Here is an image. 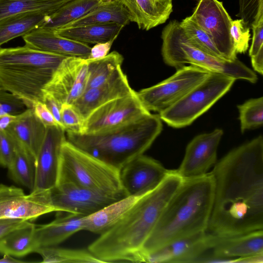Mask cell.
<instances>
[{
    "label": "cell",
    "instance_id": "cell-1",
    "mask_svg": "<svg viewBox=\"0 0 263 263\" xmlns=\"http://www.w3.org/2000/svg\"><path fill=\"white\" fill-rule=\"evenodd\" d=\"M207 232L232 236L263 230V138L231 150L214 165Z\"/></svg>",
    "mask_w": 263,
    "mask_h": 263
},
{
    "label": "cell",
    "instance_id": "cell-2",
    "mask_svg": "<svg viewBox=\"0 0 263 263\" xmlns=\"http://www.w3.org/2000/svg\"><path fill=\"white\" fill-rule=\"evenodd\" d=\"M182 179L171 170L156 188L145 194L88 249L104 262H142L143 245Z\"/></svg>",
    "mask_w": 263,
    "mask_h": 263
},
{
    "label": "cell",
    "instance_id": "cell-3",
    "mask_svg": "<svg viewBox=\"0 0 263 263\" xmlns=\"http://www.w3.org/2000/svg\"><path fill=\"white\" fill-rule=\"evenodd\" d=\"M214 191L211 172L182 179L143 245V262L147 255L172 242L207 232Z\"/></svg>",
    "mask_w": 263,
    "mask_h": 263
},
{
    "label": "cell",
    "instance_id": "cell-4",
    "mask_svg": "<svg viewBox=\"0 0 263 263\" xmlns=\"http://www.w3.org/2000/svg\"><path fill=\"white\" fill-rule=\"evenodd\" d=\"M66 58L26 45L0 48V88L32 108L37 102L43 103L47 87Z\"/></svg>",
    "mask_w": 263,
    "mask_h": 263
},
{
    "label": "cell",
    "instance_id": "cell-5",
    "mask_svg": "<svg viewBox=\"0 0 263 263\" xmlns=\"http://www.w3.org/2000/svg\"><path fill=\"white\" fill-rule=\"evenodd\" d=\"M162 130L159 115L149 114L109 130L91 134L66 133L72 144L120 170L143 155Z\"/></svg>",
    "mask_w": 263,
    "mask_h": 263
},
{
    "label": "cell",
    "instance_id": "cell-6",
    "mask_svg": "<svg viewBox=\"0 0 263 263\" xmlns=\"http://www.w3.org/2000/svg\"><path fill=\"white\" fill-rule=\"evenodd\" d=\"M161 53L166 64L177 69L186 64L251 83L257 81L256 74L237 59L229 61L209 54L197 48L176 20L163 28Z\"/></svg>",
    "mask_w": 263,
    "mask_h": 263
},
{
    "label": "cell",
    "instance_id": "cell-7",
    "mask_svg": "<svg viewBox=\"0 0 263 263\" xmlns=\"http://www.w3.org/2000/svg\"><path fill=\"white\" fill-rule=\"evenodd\" d=\"M59 182L72 183L118 198L127 196L121 183L120 170L78 148L67 139L62 146Z\"/></svg>",
    "mask_w": 263,
    "mask_h": 263
},
{
    "label": "cell",
    "instance_id": "cell-8",
    "mask_svg": "<svg viewBox=\"0 0 263 263\" xmlns=\"http://www.w3.org/2000/svg\"><path fill=\"white\" fill-rule=\"evenodd\" d=\"M235 80L228 76L210 72L178 102L159 113V117L174 128L189 126L229 91Z\"/></svg>",
    "mask_w": 263,
    "mask_h": 263
},
{
    "label": "cell",
    "instance_id": "cell-9",
    "mask_svg": "<svg viewBox=\"0 0 263 263\" xmlns=\"http://www.w3.org/2000/svg\"><path fill=\"white\" fill-rule=\"evenodd\" d=\"M210 73L195 66L185 65L167 79L136 93L148 111L160 113L183 98Z\"/></svg>",
    "mask_w": 263,
    "mask_h": 263
},
{
    "label": "cell",
    "instance_id": "cell-10",
    "mask_svg": "<svg viewBox=\"0 0 263 263\" xmlns=\"http://www.w3.org/2000/svg\"><path fill=\"white\" fill-rule=\"evenodd\" d=\"M150 114L135 91L109 101L93 111L84 121L82 134H91L109 130Z\"/></svg>",
    "mask_w": 263,
    "mask_h": 263
},
{
    "label": "cell",
    "instance_id": "cell-11",
    "mask_svg": "<svg viewBox=\"0 0 263 263\" xmlns=\"http://www.w3.org/2000/svg\"><path fill=\"white\" fill-rule=\"evenodd\" d=\"M190 17L210 36L222 57L237 59L230 34L232 21L222 2L218 0H199Z\"/></svg>",
    "mask_w": 263,
    "mask_h": 263
},
{
    "label": "cell",
    "instance_id": "cell-12",
    "mask_svg": "<svg viewBox=\"0 0 263 263\" xmlns=\"http://www.w3.org/2000/svg\"><path fill=\"white\" fill-rule=\"evenodd\" d=\"M47 193L50 204L55 212L84 216L91 215L121 199L67 182H57Z\"/></svg>",
    "mask_w": 263,
    "mask_h": 263
},
{
    "label": "cell",
    "instance_id": "cell-13",
    "mask_svg": "<svg viewBox=\"0 0 263 263\" xmlns=\"http://www.w3.org/2000/svg\"><path fill=\"white\" fill-rule=\"evenodd\" d=\"M210 250L200 262H242L249 257L263 255V230L232 236L211 234Z\"/></svg>",
    "mask_w": 263,
    "mask_h": 263
},
{
    "label": "cell",
    "instance_id": "cell-14",
    "mask_svg": "<svg viewBox=\"0 0 263 263\" xmlns=\"http://www.w3.org/2000/svg\"><path fill=\"white\" fill-rule=\"evenodd\" d=\"M223 132L215 129L195 137L187 145L183 159L176 170L182 179L204 175L217 162V151Z\"/></svg>",
    "mask_w": 263,
    "mask_h": 263
},
{
    "label": "cell",
    "instance_id": "cell-15",
    "mask_svg": "<svg viewBox=\"0 0 263 263\" xmlns=\"http://www.w3.org/2000/svg\"><path fill=\"white\" fill-rule=\"evenodd\" d=\"M171 171L157 160L143 154L120 169L121 183L127 196L144 194L156 188Z\"/></svg>",
    "mask_w": 263,
    "mask_h": 263
},
{
    "label": "cell",
    "instance_id": "cell-16",
    "mask_svg": "<svg viewBox=\"0 0 263 263\" xmlns=\"http://www.w3.org/2000/svg\"><path fill=\"white\" fill-rule=\"evenodd\" d=\"M88 79L86 59L67 57L58 68L45 94L61 104L73 103L85 91Z\"/></svg>",
    "mask_w": 263,
    "mask_h": 263
},
{
    "label": "cell",
    "instance_id": "cell-17",
    "mask_svg": "<svg viewBox=\"0 0 263 263\" xmlns=\"http://www.w3.org/2000/svg\"><path fill=\"white\" fill-rule=\"evenodd\" d=\"M60 126L46 127L45 136L36 158L35 184L31 192L50 190L58 181L62 146L66 140Z\"/></svg>",
    "mask_w": 263,
    "mask_h": 263
},
{
    "label": "cell",
    "instance_id": "cell-18",
    "mask_svg": "<svg viewBox=\"0 0 263 263\" xmlns=\"http://www.w3.org/2000/svg\"><path fill=\"white\" fill-rule=\"evenodd\" d=\"M210 235L204 232L172 242L147 255L145 262H198L210 250Z\"/></svg>",
    "mask_w": 263,
    "mask_h": 263
},
{
    "label": "cell",
    "instance_id": "cell-19",
    "mask_svg": "<svg viewBox=\"0 0 263 263\" xmlns=\"http://www.w3.org/2000/svg\"><path fill=\"white\" fill-rule=\"evenodd\" d=\"M135 91L120 67L104 84L85 90L72 105L85 121L93 111L101 106Z\"/></svg>",
    "mask_w": 263,
    "mask_h": 263
},
{
    "label": "cell",
    "instance_id": "cell-20",
    "mask_svg": "<svg viewBox=\"0 0 263 263\" xmlns=\"http://www.w3.org/2000/svg\"><path fill=\"white\" fill-rule=\"evenodd\" d=\"M22 37L29 47L66 57L88 59L90 52L88 45L62 37L51 30L37 28Z\"/></svg>",
    "mask_w": 263,
    "mask_h": 263
},
{
    "label": "cell",
    "instance_id": "cell-21",
    "mask_svg": "<svg viewBox=\"0 0 263 263\" xmlns=\"http://www.w3.org/2000/svg\"><path fill=\"white\" fill-rule=\"evenodd\" d=\"M57 213L56 218L52 221L36 226L34 240L36 249L57 246L74 233L83 231L84 216L72 213L63 215Z\"/></svg>",
    "mask_w": 263,
    "mask_h": 263
},
{
    "label": "cell",
    "instance_id": "cell-22",
    "mask_svg": "<svg viewBox=\"0 0 263 263\" xmlns=\"http://www.w3.org/2000/svg\"><path fill=\"white\" fill-rule=\"evenodd\" d=\"M5 130L36 159L45 136L46 127L36 116L33 108H28L18 115Z\"/></svg>",
    "mask_w": 263,
    "mask_h": 263
},
{
    "label": "cell",
    "instance_id": "cell-23",
    "mask_svg": "<svg viewBox=\"0 0 263 263\" xmlns=\"http://www.w3.org/2000/svg\"><path fill=\"white\" fill-rule=\"evenodd\" d=\"M128 10L131 22L148 30L163 24L173 11V0H120Z\"/></svg>",
    "mask_w": 263,
    "mask_h": 263
},
{
    "label": "cell",
    "instance_id": "cell-24",
    "mask_svg": "<svg viewBox=\"0 0 263 263\" xmlns=\"http://www.w3.org/2000/svg\"><path fill=\"white\" fill-rule=\"evenodd\" d=\"M145 194L126 196L91 215L84 216L83 230L100 235L102 234L119 221Z\"/></svg>",
    "mask_w": 263,
    "mask_h": 263
},
{
    "label": "cell",
    "instance_id": "cell-25",
    "mask_svg": "<svg viewBox=\"0 0 263 263\" xmlns=\"http://www.w3.org/2000/svg\"><path fill=\"white\" fill-rule=\"evenodd\" d=\"M128 10L120 0H108L88 14L61 28L88 25L118 24L125 26L131 22Z\"/></svg>",
    "mask_w": 263,
    "mask_h": 263
},
{
    "label": "cell",
    "instance_id": "cell-26",
    "mask_svg": "<svg viewBox=\"0 0 263 263\" xmlns=\"http://www.w3.org/2000/svg\"><path fill=\"white\" fill-rule=\"evenodd\" d=\"M123 27L118 24L88 25L60 28L54 31L62 37L88 45L114 41Z\"/></svg>",
    "mask_w": 263,
    "mask_h": 263
},
{
    "label": "cell",
    "instance_id": "cell-27",
    "mask_svg": "<svg viewBox=\"0 0 263 263\" xmlns=\"http://www.w3.org/2000/svg\"><path fill=\"white\" fill-rule=\"evenodd\" d=\"M48 14L28 12L15 14L0 20V48L9 41L23 36L41 27Z\"/></svg>",
    "mask_w": 263,
    "mask_h": 263
},
{
    "label": "cell",
    "instance_id": "cell-28",
    "mask_svg": "<svg viewBox=\"0 0 263 263\" xmlns=\"http://www.w3.org/2000/svg\"><path fill=\"white\" fill-rule=\"evenodd\" d=\"M104 0H70L53 13L47 16L39 28L51 30L60 29L88 14Z\"/></svg>",
    "mask_w": 263,
    "mask_h": 263
},
{
    "label": "cell",
    "instance_id": "cell-29",
    "mask_svg": "<svg viewBox=\"0 0 263 263\" xmlns=\"http://www.w3.org/2000/svg\"><path fill=\"white\" fill-rule=\"evenodd\" d=\"M35 228L36 226L32 222L25 221L0 241V253L20 257L35 252Z\"/></svg>",
    "mask_w": 263,
    "mask_h": 263
},
{
    "label": "cell",
    "instance_id": "cell-30",
    "mask_svg": "<svg viewBox=\"0 0 263 263\" xmlns=\"http://www.w3.org/2000/svg\"><path fill=\"white\" fill-rule=\"evenodd\" d=\"M8 168L9 175L14 181L31 191L33 190L36 175V159L16 140L15 155Z\"/></svg>",
    "mask_w": 263,
    "mask_h": 263
},
{
    "label": "cell",
    "instance_id": "cell-31",
    "mask_svg": "<svg viewBox=\"0 0 263 263\" xmlns=\"http://www.w3.org/2000/svg\"><path fill=\"white\" fill-rule=\"evenodd\" d=\"M86 61L88 79L85 90L98 87L108 81L121 67L123 57L115 51L101 58L86 59Z\"/></svg>",
    "mask_w": 263,
    "mask_h": 263
},
{
    "label": "cell",
    "instance_id": "cell-32",
    "mask_svg": "<svg viewBox=\"0 0 263 263\" xmlns=\"http://www.w3.org/2000/svg\"><path fill=\"white\" fill-rule=\"evenodd\" d=\"M70 0H0V20L9 16L28 12L50 15Z\"/></svg>",
    "mask_w": 263,
    "mask_h": 263
},
{
    "label": "cell",
    "instance_id": "cell-33",
    "mask_svg": "<svg viewBox=\"0 0 263 263\" xmlns=\"http://www.w3.org/2000/svg\"><path fill=\"white\" fill-rule=\"evenodd\" d=\"M35 252L39 254L41 262L103 263L88 249H69L53 247H40Z\"/></svg>",
    "mask_w": 263,
    "mask_h": 263
},
{
    "label": "cell",
    "instance_id": "cell-34",
    "mask_svg": "<svg viewBox=\"0 0 263 263\" xmlns=\"http://www.w3.org/2000/svg\"><path fill=\"white\" fill-rule=\"evenodd\" d=\"M180 25L186 36L197 48L209 54L223 59L208 34L190 16L183 19L180 22Z\"/></svg>",
    "mask_w": 263,
    "mask_h": 263
},
{
    "label": "cell",
    "instance_id": "cell-35",
    "mask_svg": "<svg viewBox=\"0 0 263 263\" xmlns=\"http://www.w3.org/2000/svg\"><path fill=\"white\" fill-rule=\"evenodd\" d=\"M240 130L259 127L263 124V97L249 99L237 106Z\"/></svg>",
    "mask_w": 263,
    "mask_h": 263
},
{
    "label": "cell",
    "instance_id": "cell-36",
    "mask_svg": "<svg viewBox=\"0 0 263 263\" xmlns=\"http://www.w3.org/2000/svg\"><path fill=\"white\" fill-rule=\"evenodd\" d=\"M25 196L20 188L0 184V219H17L18 211Z\"/></svg>",
    "mask_w": 263,
    "mask_h": 263
},
{
    "label": "cell",
    "instance_id": "cell-37",
    "mask_svg": "<svg viewBox=\"0 0 263 263\" xmlns=\"http://www.w3.org/2000/svg\"><path fill=\"white\" fill-rule=\"evenodd\" d=\"M230 34L236 53H245L250 40V27L241 18L232 20Z\"/></svg>",
    "mask_w": 263,
    "mask_h": 263
},
{
    "label": "cell",
    "instance_id": "cell-38",
    "mask_svg": "<svg viewBox=\"0 0 263 263\" xmlns=\"http://www.w3.org/2000/svg\"><path fill=\"white\" fill-rule=\"evenodd\" d=\"M61 117L62 126L66 132L83 133L84 120L72 104H62Z\"/></svg>",
    "mask_w": 263,
    "mask_h": 263
},
{
    "label": "cell",
    "instance_id": "cell-39",
    "mask_svg": "<svg viewBox=\"0 0 263 263\" xmlns=\"http://www.w3.org/2000/svg\"><path fill=\"white\" fill-rule=\"evenodd\" d=\"M27 108L25 103L21 99L0 88V116L4 114L18 115Z\"/></svg>",
    "mask_w": 263,
    "mask_h": 263
},
{
    "label": "cell",
    "instance_id": "cell-40",
    "mask_svg": "<svg viewBox=\"0 0 263 263\" xmlns=\"http://www.w3.org/2000/svg\"><path fill=\"white\" fill-rule=\"evenodd\" d=\"M15 153V140L6 130H0V165L8 168Z\"/></svg>",
    "mask_w": 263,
    "mask_h": 263
},
{
    "label": "cell",
    "instance_id": "cell-41",
    "mask_svg": "<svg viewBox=\"0 0 263 263\" xmlns=\"http://www.w3.org/2000/svg\"><path fill=\"white\" fill-rule=\"evenodd\" d=\"M251 27L253 31V37L249 52L250 57L263 49V6L259 9Z\"/></svg>",
    "mask_w": 263,
    "mask_h": 263
},
{
    "label": "cell",
    "instance_id": "cell-42",
    "mask_svg": "<svg viewBox=\"0 0 263 263\" xmlns=\"http://www.w3.org/2000/svg\"><path fill=\"white\" fill-rule=\"evenodd\" d=\"M239 11L237 15L249 26L253 22L259 9L263 6V0H239Z\"/></svg>",
    "mask_w": 263,
    "mask_h": 263
},
{
    "label": "cell",
    "instance_id": "cell-43",
    "mask_svg": "<svg viewBox=\"0 0 263 263\" xmlns=\"http://www.w3.org/2000/svg\"><path fill=\"white\" fill-rule=\"evenodd\" d=\"M32 108L36 116L46 127L51 126H59L44 103L37 102Z\"/></svg>",
    "mask_w": 263,
    "mask_h": 263
},
{
    "label": "cell",
    "instance_id": "cell-44",
    "mask_svg": "<svg viewBox=\"0 0 263 263\" xmlns=\"http://www.w3.org/2000/svg\"><path fill=\"white\" fill-rule=\"evenodd\" d=\"M43 103L50 110L59 126L63 128L61 117L62 104L48 94L45 95Z\"/></svg>",
    "mask_w": 263,
    "mask_h": 263
},
{
    "label": "cell",
    "instance_id": "cell-45",
    "mask_svg": "<svg viewBox=\"0 0 263 263\" xmlns=\"http://www.w3.org/2000/svg\"><path fill=\"white\" fill-rule=\"evenodd\" d=\"M25 221L16 219H0V241L11 231L20 226Z\"/></svg>",
    "mask_w": 263,
    "mask_h": 263
},
{
    "label": "cell",
    "instance_id": "cell-46",
    "mask_svg": "<svg viewBox=\"0 0 263 263\" xmlns=\"http://www.w3.org/2000/svg\"><path fill=\"white\" fill-rule=\"evenodd\" d=\"M114 41H109L103 43H98L91 48L90 52L88 59H96L103 58L108 54V52Z\"/></svg>",
    "mask_w": 263,
    "mask_h": 263
},
{
    "label": "cell",
    "instance_id": "cell-47",
    "mask_svg": "<svg viewBox=\"0 0 263 263\" xmlns=\"http://www.w3.org/2000/svg\"><path fill=\"white\" fill-rule=\"evenodd\" d=\"M252 66L254 70L261 75L263 73V49L251 57Z\"/></svg>",
    "mask_w": 263,
    "mask_h": 263
},
{
    "label": "cell",
    "instance_id": "cell-48",
    "mask_svg": "<svg viewBox=\"0 0 263 263\" xmlns=\"http://www.w3.org/2000/svg\"><path fill=\"white\" fill-rule=\"evenodd\" d=\"M17 115L4 114L0 116V130H5L17 118Z\"/></svg>",
    "mask_w": 263,
    "mask_h": 263
},
{
    "label": "cell",
    "instance_id": "cell-49",
    "mask_svg": "<svg viewBox=\"0 0 263 263\" xmlns=\"http://www.w3.org/2000/svg\"><path fill=\"white\" fill-rule=\"evenodd\" d=\"M23 262L24 261L15 259L12 256L8 254H4V257L0 259V263H17Z\"/></svg>",
    "mask_w": 263,
    "mask_h": 263
},
{
    "label": "cell",
    "instance_id": "cell-50",
    "mask_svg": "<svg viewBox=\"0 0 263 263\" xmlns=\"http://www.w3.org/2000/svg\"><path fill=\"white\" fill-rule=\"evenodd\" d=\"M104 1H108V0H104Z\"/></svg>",
    "mask_w": 263,
    "mask_h": 263
}]
</instances>
